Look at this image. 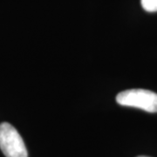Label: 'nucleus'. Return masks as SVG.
I'll use <instances>...</instances> for the list:
<instances>
[{
    "label": "nucleus",
    "mask_w": 157,
    "mask_h": 157,
    "mask_svg": "<svg viewBox=\"0 0 157 157\" xmlns=\"http://www.w3.org/2000/svg\"><path fill=\"white\" fill-rule=\"evenodd\" d=\"M118 104L140 108L148 113H157V94L145 89H129L116 96Z\"/></svg>",
    "instance_id": "obj_1"
},
{
    "label": "nucleus",
    "mask_w": 157,
    "mask_h": 157,
    "mask_svg": "<svg viewBox=\"0 0 157 157\" xmlns=\"http://www.w3.org/2000/svg\"><path fill=\"white\" fill-rule=\"evenodd\" d=\"M0 148L6 157H28L21 135L7 122L0 124Z\"/></svg>",
    "instance_id": "obj_2"
},
{
    "label": "nucleus",
    "mask_w": 157,
    "mask_h": 157,
    "mask_svg": "<svg viewBox=\"0 0 157 157\" xmlns=\"http://www.w3.org/2000/svg\"><path fill=\"white\" fill-rule=\"evenodd\" d=\"M141 6L146 11H157V0H140Z\"/></svg>",
    "instance_id": "obj_3"
},
{
    "label": "nucleus",
    "mask_w": 157,
    "mask_h": 157,
    "mask_svg": "<svg viewBox=\"0 0 157 157\" xmlns=\"http://www.w3.org/2000/svg\"><path fill=\"white\" fill-rule=\"evenodd\" d=\"M138 157H148V156H138Z\"/></svg>",
    "instance_id": "obj_4"
}]
</instances>
